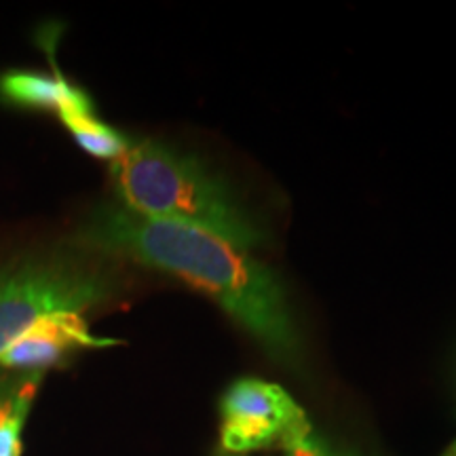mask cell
<instances>
[{"label":"cell","instance_id":"obj_3","mask_svg":"<svg viewBox=\"0 0 456 456\" xmlns=\"http://www.w3.org/2000/svg\"><path fill=\"white\" fill-rule=\"evenodd\" d=\"M114 294V275L78 252L28 254L0 266V355L38 319L85 313Z\"/></svg>","mask_w":456,"mask_h":456},{"label":"cell","instance_id":"obj_1","mask_svg":"<svg viewBox=\"0 0 456 456\" xmlns=\"http://www.w3.org/2000/svg\"><path fill=\"white\" fill-rule=\"evenodd\" d=\"M78 243L182 279L220 302L273 357L289 362L298 355V334L281 283L249 249L203 228L148 218L123 205L95 209L78 231Z\"/></svg>","mask_w":456,"mask_h":456},{"label":"cell","instance_id":"obj_10","mask_svg":"<svg viewBox=\"0 0 456 456\" xmlns=\"http://www.w3.org/2000/svg\"><path fill=\"white\" fill-rule=\"evenodd\" d=\"M444 456H456V442L452 444V446H450V448H448V452H446V454H444Z\"/></svg>","mask_w":456,"mask_h":456},{"label":"cell","instance_id":"obj_8","mask_svg":"<svg viewBox=\"0 0 456 456\" xmlns=\"http://www.w3.org/2000/svg\"><path fill=\"white\" fill-rule=\"evenodd\" d=\"M60 118L72 134V138L77 140V144L95 159L114 161L131 146L123 134L95 118L94 112H66L60 114Z\"/></svg>","mask_w":456,"mask_h":456},{"label":"cell","instance_id":"obj_9","mask_svg":"<svg viewBox=\"0 0 456 456\" xmlns=\"http://www.w3.org/2000/svg\"><path fill=\"white\" fill-rule=\"evenodd\" d=\"M281 446L288 456H349L342 452V450H334L328 442H323L313 431L311 423L289 433L288 437H283Z\"/></svg>","mask_w":456,"mask_h":456},{"label":"cell","instance_id":"obj_2","mask_svg":"<svg viewBox=\"0 0 456 456\" xmlns=\"http://www.w3.org/2000/svg\"><path fill=\"white\" fill-rule=\"evenodd\" d=\"M110 174L123 208L131 212L203 228L245 249L262 241L260 228L224 182L197 159L146 140L114 159Z\"/></svg>","mask_w":456,"mask_h":456},{"label":"cell","instance_id":"obj_5","mask_svg":"<svg viewBox=\"0 0 456 456\" xmlns=\"http://www.w3.org/2000/svg\"><path fill=\"white\" fill-rule=\"evenodd\" d=\"M117 340L91 334L83 313H53L38 319L0 355V370L9 372H45L78 349L112 346Z\"/></svg>","mask_w":456,"mask_h":456},{"label":"cell","instance_id":"obj_4","mask_svg":"<svg viewBox=\"0 0 456 456\" xmlns=\"http://www.w3.org/2000/svg\"><path fill=\"white\" fill-rule=\"evenodd\" d=\"M305 425L306 414L279 385L241 379L222 397V448L228 452L266 448Z\"/></svg>","mask_w":456,"mask_h":456},{"label":"cell","instance_id":"obj_7","mask_svg":"<svg viewBox=\"0 0 456 456\" xmlns=\"http://www.w3.org/2000/svg\"><path fill=\"white\" fill-rule=\"evenodd\" d=\"M43 372H0V456H21V431Z\"/></svg>","mask_w":456,"mask_h":456},{"label":"cell","instance_id":"obj_6","mask_svg":"<svg viewBox=\"0 0 456 456\" xmlns=\"http://www.w3.org/2000/svg\"><path fill=\"white\" fill-rule=\"evenodd\" d=\"M0 98L26 110L94 112L89 95L68 83L60 72L55 77L26 70L4 72L0 77Z\"/></svg>","mask_w":456,"mask_h":456}]
</instances>
